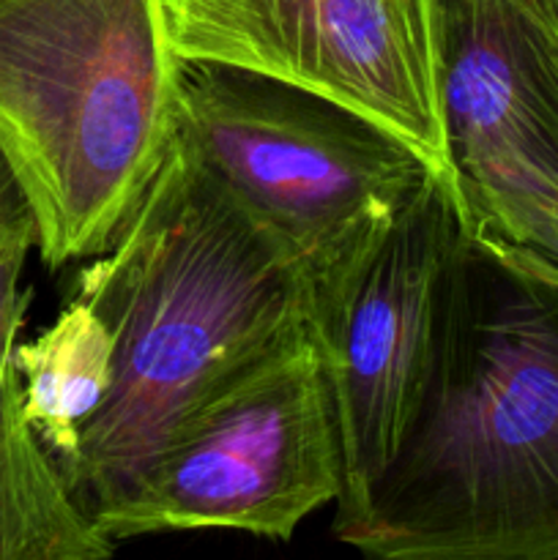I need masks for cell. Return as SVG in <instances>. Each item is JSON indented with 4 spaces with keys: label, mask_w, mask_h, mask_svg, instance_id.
Masks as SVG:
<instances>
[{
    "label": "cell",
    "mask_w": 558,
    "mask_h": 560,
    "mask_svg": "<svg viewBox=\"0 0 558 560\" xmlns=\"http://www.w3.org/2000/svg\"><path fill=\"white\" fill-rule=\"evenodd\" d=\"M334 536L388 560H558V262L468 211L425 397Z\"/></svg>",
    "instance_id": "cell-1"
},
{
    "label": "cell",
    "mask_w": 558,
    "mask_h": 560,
    "mask_svg": "<svg viewBox=\"0 0 558 560\" xmlns=\"http://www.w3.org/2000/svg\"><path fill=\"white\" fill-rule=\"evenodd\" d=\"M71 295L88 301L115 339L107 402L58 465L91 520L129 492L206 394L274 342L312 328L299 268L178 131Z\"/></svg>",
    "instance_id": "cell-2"
},
{
    "label": "cell",
    "mask_w": 558,
    "mask_h": 560,
    "mask_svg": "<svg viewBox=\"0 0 558 560\" xmlns=\"http://www.w3.org/2000/svg\"><path fill=\"white\" fill-rule=\"evenodd\" d=\"M162 0H0V151L44 266L109 249L178 131Z\"/></svg>",
    "instance_id": "cell-3"
},
{
    "label": "cell",
    "mask_w": 558,
    "mask_h": 560,
    "mask_svg": "<svg viewBox=\"0 0 558 560\" xmlns=\"http://www.w3.org/2000/svg\"><path fill=\"white\" fill-rule=\"evenodd\" d=\"M178 137L293 260L312 317L435 173L392 131L328 98L202 60L181 58Z\"/></svg>",
    "instance_id": "cell-4"
},
{
    "label": "cell",
    "mask_w": 558,
    "mask_h": 560,
    "mask_svg": "<svg viewBox=\"0 0 558 560\" xmlns=\"http://www.w3.org/2000/svg\"><path fill=\"white\" fill-rule=\"evenodd\" d=\"M342 495V443L312 328L274 342L200 399L120 501L107 539L228 528L288 541Z\"/></svg>",
    "instance_id": "cell-5"
},
{
    "label": "cell",
    "mask_w": 558,
    "mask_h": 560,
    "mask_svg": "<svg viewBox=\"0 0 558 560\" xmlns=\"http://www.w3.org/2000/svg\"><path fill=\"white\" fill-rule=\"evenodd\" d=\"M162 9L178 58L328 98L454 175L432 0H162Z\"/></svg>",
    "instance_id": "cell-6"
},
{
    "label": "cell",
    "mask_w": 558,
    "mask_h": 560,
    "mask_svg": "<svg viewBox=\"0 0 558 560\" xmlns=\"http://www.w3.org/2000/svg\"><path fill=\"white\" fill-rule=\"evenodd\" d=\"M465 228L457 180L432 173L342 293L312 317L342 443L337 517L364 501L419 410Z\"/></svg>",
    "instance_id": "cell-7"
},
{
    "label": "cell",
    "mask_w": 558,
    "mask_h": 560,
    "mask_svg": "<svg viewBox=\"0 0 558 560\" xmlns=\"http://www.w3.org/2000/svg\"><path fill=\"white\" fill-rule=\"evenodd\" d=\"M443 131L470 217L503 235L558 189V31L542 0H432Z\"/></svg>",
    "instance_id": "cell-8"
},
{
    "label": "cell",
    "mask_w": 558,
    "mask_h": 560,
    "mask_svg": "<svg viewBox=\"0 0 558 560\" xmlns=\"http://www.w3.org/2000/svg\"><path fill=\"white\" fill-rule=\"evenodd\" d=\"M33 241L0 252V560H102L115 552L71 495L22 408L14 348L33 290L22 284Z\"/></svg>",
    "instance_id": "cell-9"
},
{
    "label": "cell",
    "mask_w": 558,
    "mask_h": 560,
    "mask_svg": "<svg viewBox=\"0 0 558 560\" xmlns=\"http://www.w3.org/2000/svg\"><path fill=\"white\" fill-rule=\"evenodd\" d=\"M14 364L27 424L55 463H66L113 388L115 339L107 320L71 295L53 326L16 342Z\"/></svg>",
    "instance_id": "cell-10"
},
{
    "label": "cell",
    "mask_w": 558,
    "mask_h": 560,
    "mask_svg": "<svg viewBox=\"0 0 558 560\" xmlns=\"http://www.w3.org/2000/svg\"><path fill=\"white\" fill-rule=\"evenodd\" d=\"M20 241L36 244V222H33L31 206L0 151V252Z\"/></svg>",
    "instance_id": "cell-11"
},
{
    "label": "cell",
    "mask_w": 558,
    "mask_h": 560,
    "mask_svg": "<svg viewBox=\"0 0 558 560\" xmlns=\"http://www.w3.org/2000/svg\"><path fill=\"white\" fill-rule=\"evenodd\" d=\"M542 3H545L547 14H550L553 25H556V31H558V0H542Z\"/></svg>",
    "instance_id": "cell-12"
}]
</instances>
